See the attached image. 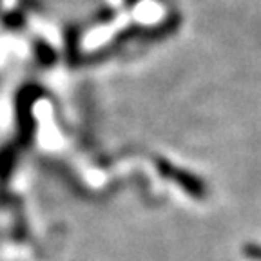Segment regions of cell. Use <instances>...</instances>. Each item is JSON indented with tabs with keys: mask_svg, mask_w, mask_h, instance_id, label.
<instances>
[{
	"mask_svg": "<svg viewBox=\"0 0 261 261\" xmlns=\"http://www.w3.org/2000/svg\"><path fill=\"white\" fill-rule=\"evenodd\" d=\"M42 89L38 86H25L18 93L16 100V113H18V127H20V142L24 145L31 143L33 135H35V120H33V103L37 98L42 96Z\"/></svg>",
	"mask_w": 261,
	"mask_h": 261,
	"instance_id": "cell-1",
	"label": "cell"
},
{
	"mask_svg": "<svg viewBox=\"0 0 261 261\" xmlns=\"http://www.w3.org/2000/svg\"><path fill=\"white\" fill-rule=\"evenodd\" d=\"M156 165H158L160 174L172 179V181H176L178 185H181L184 191H187L191 196H194V198H205V196H207L205 184L201 181V179L196 178V176H192L191 172L181 171V169L174 167V165H171V163L165 162V160L156 162Z\"/></svg>",
	"mask_w": 261,
	"mask_h": 261,
	"instance_id": "cell-2",
	"label": "cell"
},
{
	"mask_svg": "<svg viewBox=\"0 0 261 261\" xmlns=\"http://www.w3.org/2000/svg\"><path fill=\"white\" fill-rule=\"evenodd\" d=\"M16 160V152L13 151V147H6L0 151V179L6 181L9 178L13 171V165H15Z\"/></svg>",
	"mask_w": 261,
	"mask_h": 261,
	"instance_id": "cell-3",
	"label": "cell"
},
{
	"mask_svg": "<svg viewBox=\"0 0 261 261\" xmlns=\"http://www.w3.org/2000/svg\"><path fill=\"white\" fill-rule=\"evenodd\" d=\"M245 254H250L254 261L259 259V252H257V245H249V249H245Z\"/></svg>",
	"mask_w": 261,
	"mask_h": 261,
	"instance_id": "cell-4",
	"label": "cell"
}]
</instances>
